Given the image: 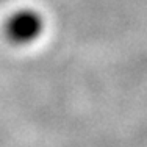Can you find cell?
<instances>
[{
    "label": "cell",
    "mask_w": 147,
    "mask_h": 147,
    "mask_svg": "<svg viewBox=\"0 0 147 147\" xmlns=\"http://www.w3.org/2000/svg\"><path fill=\"white\" fill-rule=\"evenodd\" d=\"M45 24L39 11L33 8H20L6 16L3 34L13 45H30L44 33Z\"/></svg>",
    "instance_id": "6da1fadb"
}]
</instances>
